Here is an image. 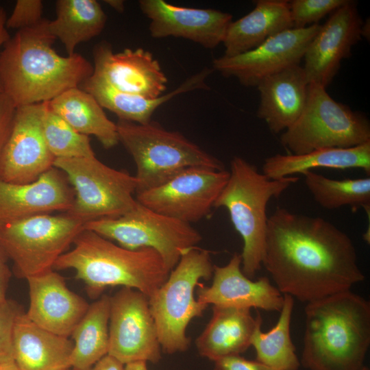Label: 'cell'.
Returning a JSON list of instances; mask_svg holds the SVG:
<instances>
[{"mask_svg":"<svg viewBox=\"0 0 370 370\" xmlns=\"http://www.w3.org/2000/svg\"><path fill=\"white\" fill-rule=\"evenodd\" d=\"M325 88L308 84L301 114L281 134V145L291 154L324 148H349L370 141L369 119L333 99Z\"/></svg>","mask_w":370,"mask_h":370,"instance_id":"ba28073f","label":"cell"},{"mask_svg":"<svg viewBox=\"0 0 370 370\" xmlns=\"http://www.w3.org/2000/svg\"><path fill=\"white\" fill-rule=\"evenodd\" d=\"M110 296L101 295L89 307L71 334L73 370H90L108 354Z\"/></svg>","mask_w":370,"mask_h":370,"instance_id":"f546056e","label":"cell"},{"mask_svg":"<svg viewBox=\"0 0 370 370\" xmlns=\"http://www.w3.org/2000/svg\"><path fill=\"white\" fill-rule=\"evenodd\" d=\"M229 171L190 167L162 184L136 194L151 210L190 224L208 216L229 178Z\"/></svg>","mask_w":370,"mask_h":370,"instance_id":"7c38bea8","label":"cell"},{"mask_svg":"<svg viewBox=\"0 0 370 370\" xmlns=\"http://www.w3.org/2000/svg\"><path fill=\"white\" fill-rule=\"evenodd\" d=\"M16 106L3 92H0V157L10 135Z\"/></svg>","mask_w":370,"mask_h":370,"instance_id":"8d00e7d4","label":"cell"},{"mask_svg":"<svg viewBox=\"0 0 370 370\" xmlns=\"http://www.w3.org/2000/svg\"><path fill=\"white\" fill-rule=\"evenodd\" d=\"M293 28L290 4L285 0H258L254 8L229 25L223 44L224 56L251 51L267 39Z\"/></svg>","mask_w":370,"mask_h":370,"instance_id":"484cf974","label":"cell"},{"mask_svg":"<svg viewBox=\"0 0 370 370\" xmlns=\"http://www.w3.org/2000/svg\"><path fill=\"white\" fill-rule=\"evenodd\" d=\"M56 10V18L49 21V30L64 45L67 56L75 53L79 44L99 35L106 23V15L95 0H58Z\"/></svg>","mask_w":370,"mask_h":370,"instance_id":"f1b7e54d","label":"cell"},{"mask_svg":"<svg viewBox=\"0 0 370 370\" xmlns=\"http://www.w3.org/2000/svg\"><path fill=\"white\" fill-rule=\"evenodd\" d=\"M362 24L356 3L347 0L321 25L304 56L303 69L309 84L330 85L342 60L351 56L352 47L361 39Z\"/></svg>","mask_w":370,"mask_h":370,"instance_id":"2e32d148","label":"cell"},{"mask_svg":"<svg viewBox=\"0 0 370 370\" xmlns=\"http://www.w3.org/2000/svg\"><path fill=\"white\" fill-rule=\"evenodd\" d=\"M362 370H369V368L366 366L362 369Z\"/></svg>","mask_w":370,"mask_h":370,"instance_id":"bcb514c9","label":"cell"},{"mask_svg":"<svg viewBox=\"0 0 370 370\" xmlns=\"http://www.w3.org/2000/svg\"><path fill=\"white\" fill-rule=\"evenodd\" d=\"M73 341L32 321L25 312L16 318L12 334L14 362L19 370H64L71 368Z\"/></svg>","mask_w":370,"mask_h":370,"instance_id":"603a6c76","label":"cell"},{"mask_svg":"<svg viewBox=\"0 0 370 370\" xmlns=\"http://www.w3.org/2000/svg\"><path fill=\"white\" fill-rule=\"evenodd\" d=\"M8 258L0 245V302L5 301L12 272L8 264Z\"/></svg>","mask_w":370,"mask_h":370,"instance_id":"f35d334b","label":"cell"},{"mask_svg":"<svg viewBox=\"0 0 370 370\" xmlns=\"http://www.w3.org/2000/svg\"><path fill=\"white\" fill-rule=\"evenodd\" d=\"M104 2L119 13L123 12L125 10V3L122 0H106Z\"/></svg>","mask_w":370,"mask_h":370,"instance_id":"7bdbcfd3","label":"cell"},{"mask_svg":"<svg viewBox=\"0 0 370 370\" xmlns=\"http://www.w3.org/2000/svg\"><path fill=\"white\" fill-rule=\"evenodd\" d=\"M84 229L127 249H152L171 271L185 253L197 247L202 240L190 224L156 212L138 201L127 213L86 222Z\"/></svg>","mask_w":370,"mask_h":370,"instance_id":"8fae6325","label":"cell"},{"mask_svg":"<svg viewBox=\"0 0 370 370\" xmlns=\"http://www.w3.org/2000/svg\"><path fill=\"white\" fill-rule=\"evenodd\" d=\"M214 362V370H276L257 360L245 359L240 355L223 357Z\"/></svg>","mask_w":370,"mask_h":370,"instance_id":"74e56055","label":"cell"},{"mask_svg":"<svg viewBox=\"0 0 370 370\" xmlns=\"http://www.w3.org/2000/svg\"><path fill=\"white\" fill-rule=\"evenodd\" d=\"M75 192L66 175L52 167L36 181L15 184L0 179V227L40 214L69 211Z\"/></svg>","mask_w":370,"mask_h":370,"instance_id":"d6986e66","label":"cell"},{"mask_svg":"<svg viewBox=\"0 0 370 370\" xmlns=\"http://www.w3.org/2000/svg\"><path fill=\"white\" fill-rule=\"evenodd\" d=\"M48 106L77 132L94 136L104 148L119 143L116 123L108 118L94 97L81 88L64 91L48 101Z\"/></svg>","mask_w":370,"mask_h":370,"instance_id":"83f0119b","label":"cell"},{"mask_svg":"<svg viewBox=\"0 0 370 370\" xmlns=\"http://www.w3.org/2000/svg\"><path fill=\"white\" fill-rule=\"evenodd\" d=\"M262 264L281 293L307 304L365 280L345 232L323 218L284 208L268 217Z\"/></svg>","mask_w":370,"mask_h":370,"instance_id":"6da1fadb","label":"cell"},{"mask_svg":"<svg viewBox=\"0 0 370 370\" xmlns=\"http://www.w3.org/2000/svg\"><path fill=\"white\" fill-rule=\"evenodd\" d=\"M84 224L66 212L36 214L1 226L0 245L15 275L27 279L52 270Z\"/></svg>","mask_w":370,"mask_h":370,"instance_id":"9c48e42d","label":"cell"},{"mask_svg":"<svg viewBox=\"0 0 370 370\" xmlns=\"http://www.w3.org/2000/svg\"><path fill=\"white\" fill-rule=\"evenodd\" d=\"M23 312L21 307L12 299L0 302V362L14 361L13 329L17 317Z\"/></svg>","mask_w":370,"mask_h":370,"instance_id":"e575fe53","label":"cell"},{"mask_svg":"<svg viewBox=\"0 0 370 370\" xmlns=\"http://www.w3.org/2000/svg\"><path fill=\"white\" fill-rule=\"evenodd\" d=\"M214 266L209 251L195 247L181 257L166 280L149 298L164 353L173 354L188 348L187 326L194 318L202 317L208 306L195 299L194 291L200 280L212 277Z\"/></svg>","mask_w":370,"mask_h":370,"instance_id":"52a82bcc","label":"cell"},{"mask_svg":"<svg viewBox=\"0 0 370 370\" xmlns=\"http://www.w3.org/2000/svg\"><path fill=\"white\" fill-rule=\"evenodd\" d=\"M90 370H125V365L107 354L96 362Z\"/></svg>","mask_w":370,"mask_h":370,"instance_id":"ab89813d","label":"cell"},{"mask_svg":"<svg viewBox=\"0 0 370 370\" xmlns=\"http://www.w3.org/2000/svg\"><path fill=\"white\" fill-rule=\"evenodd\" d=\"M161 350L149 298L126 287L110 296L108 354L124 365L136 361L157 363Z\"/></svg>","mask_w":370,"mask_h":370,"instance_id":"4fadbf2b","label":"cell"},{"mask_svg":"<svg viewBox=\"0 0 370 370\" xmlns=\"http://www.w3.org/2000/svg\"><path fill=\"white\" fill-rule=\"evenodd\" d=\"M229 178L214 207L225 208L235 230L243 241L241 254L243 273L254 277L262 266L267 220V206L279 197L298 177L269 178L240 156L230 162Z\"/></svg>","mask_w":370,"mask_h":370,"instance_id":"5b68a950","label":"cell"},{"mask_svg":"<svg viewBox=\"0 0 370 370\" xmlns=\"http://www.w3.org/2000/svg\"><path fill=\"white\" fill-rule=\"evenodd\" d=\"M26 280L29 295L27 317L49 332L71 336L89 304L71 291L64 278L53 269Z\"/></svg>","mask_w":370,"mask_h":370,"instance_id":"44dd1931","label":"cell"},{"mask_svg":"<svg viewBox=\"0 0 370 370\" xmlns=\"http://www.w3.org/2000/svg\"><path fill=\"white\" fill-rule=\"evenodd\" d=\"M197 286V299L208 306L280 311L284 304V295L267 277L253 281L243 273L241 254L237 253L227 264L214 266L210 286L199 283Z\"/></svg>","mask_w":370,"mask_h":370,"instance_id":"ffe728a7","label":"cell"},{"mask_svg":"<svg viewBox=\"0 0 370 370\" xmlns=\"http://www.w3.org/2000/svg\"><path fill=\"white\" fill-rule=\"evenodd\" d=\"M300 365L362 370L370 345V302L350 290L308 303Z\"/></svg>","mask_w":370,"mask_h":370,"instance_id":"3957f363","label":"cell"},{"mask_svg":"<svg viewBox=\"0 0 370 370\" xmlns=\"http://www.w3.org/2000/svg\"><path fill=\"white\" fill-rule=\"evenodd\" d=\"M213 71L212 69L204 68L172 91L155 99L119 91L93 74L82 84L80 88L92 95L103 108L115 114L119 120L145 124L151 121L152 115L160 106L178 95L198 89H208L206 79Z\"/></svg>","mask_w":370,"mask_h":370,"instance_id":"d4e9b609","label":"cell"},{"mask_svg":"<svg viewBox=\"0 0 370 370\" xmlns=\"http://www.w3.org/2000/svg\"><path fill=\"white\" fill-rule=\"evenodd\" d=\"M53 167L64 173L75 192L66 212L85 223L122 216L137 204L135 177L107 166L95 156L56 158Z\"/></svg>","mask_w":370,"mask_h":370,"instance_id":"30bf717a","label":"cell"},{"mask_svg":"<svg viewBox=\"0 0 370 370\" xmlns=\"http://www.w3.org/2000/svg\"><path fill=\"white\" fill-rule=\"evenodd\" d=\"M73 248L63 254L53 268L73 269L88 295L99 298L108 287L139 291L149 298L166 280L171 270L152 249H125L86 229L75 238Z\"/></svg>","mask_w":370,"mask_h":370,"instance_id":"277c9868","label":"cell"},{"mask_svg":"<svg viewBox=\"0 0 370 370\" xmlns=\"http://www.w3.org/2000/svg\"><path fill=\"white\" fill-rule=\"evenodd\" d=\"M308 84L303 67L298 64L258 84L260 101L256 114L272 133L285 131L298 119L306 103Z\"/></svg>","mask_w":370,"mask_h":370,"instance_id":"7402d4cb","label":"cell"},{"mask_svg":"<svg viewBox=\"0 0 370 370\" xmlns=\"http://www.w3.org/2000/svg\"><path fill=\"white\" fill-rule=\"evenodd\" d=\"M7 20L6 13L4 8L0 5V48L3 46L4 44L10 38L8 29L5 27V22ZM2 92V88L0 83V92Z\"/></svg>","mask_w":370,"mask_h":370,"instance_id":"60d3db41","label":"cell"},{"mask_svg":"<svg viewBox=\"0 0 370 370\" xmlns=\"http://www.w3.org/2000/svg\"><path fill=\"white\" fill-rule=\"evenodd\" d=\"M369 19L363 23L361 28V36L369 39Z\"/></svg>","mask_w":370,"mask_h":370,"instance_id":"f6af8a7d","label":"cell"},{"mask_svg":"<svg viewBox=\"0 0 370 370\" xmlns=\"http://www.w3.org/2000/svg\"><path fill=\"white\" fill-rule=\"evenodd\" d=\"M314 200L322 208L334 210L349 206L363 208L369 215L370 178L334 180L312 171L301 173Z\"/></svg>","mask_w":370,"mask_h":370,"instance_id":"1f68e13d","label":"cell"},{"mask_svg":"<svg viewBox=\"0 0 370 370\" xmlns=\"http://www.w3.org/2000/svg\"><path fill=\"white\" fill-rule=\"evenodd\" d=\"M47 104V101L16 107L12 131L0 157V179L31 183L53 167L55 158L42 132Z\"/></svg>","mask_w":370,"mask_h":370,"instance_id":"9a60e30c","label":"cell"},{"mask_svg":"<svg viewBox=\"0 0 370 370\" xmlns=\"http://www.w3.org/2000/svg\"><path fill=\"white\" fill-rule=\"evenodd\" d=\"M347 0H293L289 1L293 28L301 29L317 24Z\"/></svg>","mask_w":370,"mask_h":370,"instance_id":"836d02e7","label":"cell"},{"mask_svg":"<svg viewBox=\"0 0 370 370\" xmlns=\"http://www.w3.org/2000/svg\"><path fill=\"white\" fill-rule=\"evenodd\" d=\"M320 26L285 30L244 53L214 58L212 69L223 77L236 78L244 86L256 87L266 77L299 64Z\"/></svg>","mask_w":370,"mask_h":370,"instance_id":"5bb4252c","label":"cell"},{"mask_svg":"<svg viewBox=\"0 0 370 370\" xmlns=\"http://www.w3.org/2000/svg\"><path fill=\"white\" fill-rule=\"evenodd\" d=\"M125 370H148L147 362L144 361L132 362L125 365Z\"/></svg>","mask_w":370,"mask_h":370,"instance_id":"b9f144b4","label":"cell"},{"mask_svg":"<svg viewBox=\"0 0 370 370\" xmlns=\"http://www.w3.org/2000/svg\"><path fill=\"white\" fill-rule=\"evenodd\" d=\"M293 297L284 294V304L279 319L267 332H262L260 325L256 329L251 345L256 353V360L276 370H297L300 361L290 334Z\"/></svg>","mask_w":370,"mask_h":370,"instance_id":"4dcf8cb0","label":"cell"},{"mask_svg":"<svg viewBox=\"0 0 370 370\" xmlns=\"http://www.w3.org/2000/svg\"><path fill=\"white\" fill-rule=\"evenodd\" d=\"M315 168L361 169L370 173V141L349 148H324L303 154H275L267 158L262 173L273 180Z\"/></svg>","mask_w":370,"mask_h":370,"instance_id":"4316f807","label":"cell"},{"mask_svg":"<svg viewBox=\"0 0 370 370\" xmlns=\"http://www.w3.org/2000/svg\"><path fill=\"white\" fill-rule=\"evenodd\" d=\"M42 132L47 147L55 159L95 156L89 136L75 130L52 111L48 101L42 119Z\"/></svg>","mask_w":370,"mask_h":370,"instance_id":"d6a6232c","label":"cell"},{"mask_svg":"<svg viewBox=\"0 0 370 370\" xmlns=\"http://www.w3.org/2000/svg\"><path fill=\"white\" fill-rule=\"evenodd\" d=\"M49 21L18 30L0 52L2 92L16 107L50 101L93 74V65L80 54L64 57L54 50Z\"/></svg>","mask_w":370,"mask_h":370,"instance_id":"7a4b0ae2","label":"cell"},{"mask_svg":"<svg viewBox=\"0 0 370 370\" xmlns=\"http://www.w3.org/2000/svg\"><path fill=\"white\" fill-rule=\"evenodd\" d=\"M0 370H19L14 361L0 362Z\"/></svg>","mask_w":370,"mask_h":370,"instance_id":"ee69618b","label":"cell"},{"mask_svg":"<svg viewBox=\"0 0 370 370\" xmlns=\"http://www.w3.org/2000/svg\"><path fill=\"white\" fill-rule=\"evenodd\" d=\"M43 3L40 0H18L13 11L7 18V29L18 30L32 27L39 23L44 18Z\"/></svg>","mask_w":370,"mask_h":370,"instance_id":"d590c367","label":"cell"},{"mask_svg":"<svg viewBox=\"0 0 370 370\" xmlns=\"http://www.w3.org/2000/svg\"><path fill=\"white\" fill-rule=\"evenodd\" d=\"M64 370H71V369H64ZM71 370H73V369H71Z\"/></svg>","mask_w":370,"mask_h":370,"instance_id":"7dc6e473","label":"cell"},{"mask_svg":"<svg viewBox=\"0 0 370 370\" xmlns=\"http://www.w3.org/2000/svg\"><path fill=\"white\" fill-rule=\"evenodd\" d=\"M93 75L114 88L149 99L158 98L167 88L168 79L159 62L143 48L114 53L107 41L93 49Z\"/></svg>","mask_w":370,"mask_h":370,"instance_id":"ac0fdd59","label":"cell"},{"mask_svg":"<svg viewBox=\"0 0 370 370\" xmlns=\"http://www.w3.org/2000/svg\"><path fill=\"white\" fill-rule=\"evenodd\" d=\"M262 323L260 314L253 317L250 308L212 306V317L195 341L198 352L212 361L240 355L251 346Z\"/></svg>","mask_w":370,"mask_h":370,"instance_id":"cb8c5ba5","label":"cell"},{"mask_svg":"<svg viewBox=\"0 0 370 370\" xmlns=\"http://www.w3.org/2000/svg\"><path fill=\"white\" fill-rule=\"evenodd\" d=\"M140 10L149 19L153 38H182L206 49L223 43L232 15L212 8L177 6L164 0H140Z\"/></svg>","mask_w":370,"mask_h":370,"instance_id":"e0dca14e","label":"cell"},{"mask_svg":"<svg viewBox=\"0 0 370 370\" xmlns=\"http://www.w3.org/2000/svg\"><path fill=\"white\" fill-rule=\"evenodd\" d=\"M119 141L136 166V193L158 186L190 167L223 170L219 159L182 134L167 130L158 122L145 124L119 120Z\"/></svg>","mask_w":370,"mask_h":370,"instance_id":"8992f818","label":"cell"}]
</instances>
